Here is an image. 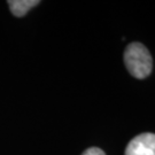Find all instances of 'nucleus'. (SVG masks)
<instances>
[{"mask_svg": "<svg viewBox=\"0 0 155 155\" xmlns=\"http://www.w3.org/2000/svg\"><path fill=\"white\" fill-rule=\"evenodd\" d=\"M129 74L137 79L148 77L153 69V58L148 48L141 43L133 41L127 46L123 55Z\"/></svg>", "mask_w": 155, "mask_h": 155, "instance_id": "obj_1", "label": "nucleus"}, {"mask_svg": "<svg viewBox=\"0 0 155 155\" xmlns=\"http://www.w3.org/2000/svg\"><path fill=\"white\" fill-rule=\"evenodd\" d=\"M124 155H155V133L144 132L132 138Z\"/></svg>", "mask_w": 155, "mask_h": 155, "instance_id": "obj_2", "label": "nucleus"}, {"mask_svg": "<svg viewBox=\"0 0 155 155\" xmlns=\"http://www.w3.org/2000/svg\"><path fill=\"white\" fill-rule=\"evenodd\" d=\"M39 2L40 1L38 0H11L8 1V6L13 15H15L16 17H22L32 7L38 5Z\"/></svg>", "mask_w": 155, "mask_h": 155, "instance_id": "obj_3", "label": "nucleus"}, {"mask_svg": "<svg viewBox=\"0 0 155 155\" xmlns=\"http://www.w3.org/2000/svg\"><path fill=\"white\" fill-rule=\"evenodd\" d=\"M82 155H106L105 152L98 147H90L86 150H84Z\"/></svg>", "mask_w": 155, "mask_h": 155, "instance_id": "obj_4", "label": "nucleus"}]
</instances>
